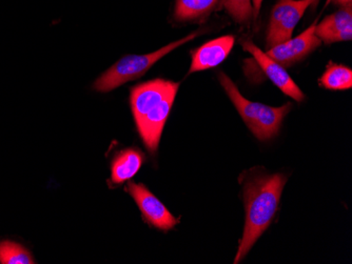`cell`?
I'll return each mask as SVG.
<instances>
[{"label": "cell", "instance_id": "6da1fadb", "mask_svg": "<svg viewBox=\"0 0 352 264\" xmlns=\"http://www.w3.org/2000/svg\"><path fill=\"white\" fill-rule=\"evenodd\" d=\"M179 88V82L161 78L138 84L131 88L130 104L136 127L151 154L157 151Z\"/></svg>", "mask_w": 352, "mask_h": 264}, {"label": "cell", "instance_id": "7a4b0ae2", "mask_svg": "<svg viewBox=\"0 0 352 264\" xmlns=\"http://www.w3.org/2000/svg\"><path fill=\"white\" fill-rule=\"evenodd\" d=\"M287 178L282 174L254 177L244 185L246 224L234 263L242 261L278 212Z\"/></svg>", "mask_w": 352, "mask_h": 264}, {"label": "cell", "instance_id": "3957f363", "mask_svg": "<svg viewBox=\"0 0 352 264\" xmlns=\"http://www.w3.org/2000/svg\"><path fill=\"white\" fill-rule=\"evenodd\" d=\"M219 80L255 137L260 141H268L278 133L283 119L289 113L292 104L272 108L260 102L250 101L239 93L234 82L225 73H219Z\"/></svg>", "mask_w": 352, "mask_h": 264}, {"label": "cell", "instance_id": "277c9868", "mask_svg": "<svg viewBox=\"0 0 352 264\" xmlns=\"http://www.w3.org/2000/svg\"><path fill=\"white\" fill-rule=\"evenodd\" d=\"M201 31L192 33L189 36L169 43L164 48L144 55H126L107 70L104 74L100 75L93 84V88L100 93H108L116 90L118 86L126 82L138 80L147 73V71L157 62L160 59L169 54L174 49L179 48L184 43L195 39L201 34Z\"/></svg>", "mask_w": 352, "mask_h": 264}, {"label": "cell", "instance_id": "5b68a950", "mask_svg": "<svg viewBox=\"0 0 352 264\" xmlns=\"http://www.w3.org/2000/svg\"><path fill=\"white\" fill-rule=\"evenodd\" d=\"M311 0H278L271 12L267 31V49L292 38L294 27L302 19Z\"/></svg>", "mask_w": 352, "mask_h": 264}, {"label": "cell", "instance_id": "8992f818", "mask_svg": "<svg viewBox=\"0 0 352 264\" xmlns=\"http://www.w3.org/2000/svg\"><path fill=\"white\" fill-rule=\"evenodd\" d=\"M126 192L131 195L142 212V218L154 228L169 230L179 224L168 208L144 184L129 182Z\"/></svg>", "mask_w": 352, "mask_h": 264}, {"label": "cell", "instance_id": "52a82bcc", "mask_svg": "<svg viewBox=\"0 0 352 264\" xmlns=\"http://www.w3.org/2000/svg\"><path fill=\"white\" fill-rule=\"evenodd\" d=\"M242 45L244 50L252 55L253 60L258 68H260L261 73L274 82V86H278L285 95L294 98L298 102H302L305 99L304 93L296 86V82L292 80L284 67L280 66L276 60L269 57L266 53L263 52L251 41H243Z\"/></svg>", "mask_w": 352, "mask_h": 264}, {"label": "cell", "instance_id": "ba28073f", "mask_svg": "<svg viewBox=\"0 0 352 264\" xmlns=\"http://www.w3.org/2000/svg\"><path fill=\"white\" fill-rule=\"evenodd\" d=\"M316 23L318 19L296 38H290L285 43L274 45V48L268 49L266 54L282 67L292 66L305 58L312 51L320 47L322 43L314 33Z\"/></svg>", "mask_w": 352, "mask_h": 264}, {"label": "cell", "instance_id": "9c48e42d", "mask_svg": "<svg viewBox=\"0 0 352 264\" xmlns=\"http://www.w3.org/2000/svg\"><path fill=\"white\" fill-rule=\"evenodd\" d=\"M234 43V37L227 35L208 41L197 50L192 51L189 74L219 66L230 54Z\"/></svg>", "mask_w": 352, "mask_h": 264}, {"label": "cell", "instance_id": "30bf717a", "mask_svg": "<svg viewBox=\"0 0 352 264\" xmlns=\"http://www.w3.org/2000/svg\"><path fill=\"white\" fill-rule=\"evenodd\" d=\"M316 35L326 45L351 40V7H343L339 11L326 17L320 25H316Z\"/></svg>", "mask_w": 352, "mask_h": 264}, {"label": "cell", "instance_id": "8fae6325", "mask_svg": "<svg viewBox=\"0 0 352 264\" xmlns=\"http://www.w3.org/2000/svg\"><path fill=\"white\" fill-rule=\"evenodd\" d=\"M144 160L145 156L138 149H126L116 154L111 165L112 183L122 184L133 178L142 167Z\"/></svg>", "mask_w": 352, "mask_h": 264}, {"label": "cell", "instance_id": "7c38bea8", "mask_svg": "<svg viewBox=\"0 0 352 264\" xmlns=\"http://www.w3.org/2000/svg\"><path fill=\"white\" fill-rule=\"evenodd\" d=\"M223 0H175L173 17L179 23L203 21L221 5Z\"/></svg>", "mask_w": 352, "mask_h": 264}, {"label": "cell", "instance_id": "4fadbf2b", "mask_svg": "<svg viewBox=\"0 0 352 264\" xmlns=\"http://www.w3.org/2000/svg\"><path fill=\"white\" fill-rule=\"evenodd\" d=\"M320 86L327 90H348L352 86V70L348 67L330 62L323 76L320 78Z\"/></svg>", "mask_w": 352, "mask_h": 264}, {"label": "cell", "instance_id": "5bb4252c", "mask_svg": "<svg viewBox=\"0 0 352 264\" xmlns=\"http://www.w3.org/2000/svg\"><path fill=\"white\" fill-rule=\"evenodd\" d=\"M0 263L33 264L35 260L25 246L12 240H3L0 241Z\"/></svg>", "mask_w": 352, "mask_h": 264}, {"label": "cell", "instance_id": "9a60e30c", "mask_svg": "<svg viewBox=\"0 0 352 264\" xmlns=\"http://www.w3.org/2000/svg\"><path fill=\"white\" fill-rule=\"evenodd\" d=\"M223 5L227 13L237 23H248L253 19L251 0H225Z\"/></svg>", "mask_w": 352, "mask_h": 264}, {"label": "cell", "instance_id": "2e32d148", "mask_svg": "<svg viewBox=\"0 0 352 264\" xmlns=\"http://www.w3.org/2000/svg\"><path fill=\"white\" fill-rule=\"evenodd\" d=\"M253 1V19H258L260 14L261 8H262L263 0H252Z\"/></svg>", "mask_w": 352, "mask_h": 264}, {"label": "cell", "instance_id": "e0dca14e", "mask_svg": "<svg viewBox=\"0 0 352 264\" xmlns=\"http://www.w3.org/2000/svg\"><path fill=\"white\" fill-rule=\"evenodd\" d=\"M333 3L334 5H342V7H351L352 0H328V3Z\"/></svg>", "mask_w": 352, "mask_h": 264}, {"label": "cell", "instance_id": "ac0fdd59", "mask_svg": "<svg viewBox=\"0 0 352 264\" xmlns=\"http://www.w3.org/2000/svg\"><path fill=\"white\" fill-rule=\"evenodd\" d=\"M318 1H320V0H311L312 7L316 8V5H318Z\"/></svg>", "mask_w": 352, "mask_h": 264}]
</instances>
